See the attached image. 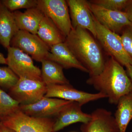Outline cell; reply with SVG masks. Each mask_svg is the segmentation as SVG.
<instances>
[{
    "label": "cell",
    "mask_w": 132,
    "mask_h": 132,
    "mask_svg": "<svg viewBox=\"0 0 132 132\" xmlns=\"http://www.w3.org/2000/svg\"><path fill=\"white\" fill-rule=\"evenodd\" d=\"M86 83L106 95L109 102L114 105H117L121 97L132 92V81L123 66L113 57L106 61L100 74L90 76Z\"/></svg>",
    "instance_id": "obj_1"
},
{
    "label": "cell",
    "mask_w": 132,
    "mask_h": 132,
    "mask_svg": "<svg viewBox=\"0 0 132 132\" xmlns=\"http://www.w3.org/2000/svg\"><path fill=\"white\" fill-rule=\"evenodd\" d=\"M64 42L87 69L90 76L98 75L102 72L106 61L101 47L89 31L79 27L72 28Z\"/></svg>",
    "instance_id": "obj_2"
},
{
    "label": "cell",
    "mask_w": 132,
    "mask_h": 132,
    "mask_svg": "<svg viewBox=\"0 0 132 132\" xmlns=\"http://www.w3.org/2000/svg\"><path fill=\"white\" fill-rule=\"evenodd\" d=\"M96 31V39L107 54L113 57L123 66L132 65V59L123 47L120 36L102 26L92 14Z\"/></svg>",
    "instance_id": "obj_3"
},
{
    "label": "cell",
    "mask_w": 132,
    "mask_h": 132,
    "mask_svg": "<svg viewBox=\"0 0 132 132\" xmlns=\"http://www.w3.org/2000/svg\"><path fill=\"white\" fill-rule=\"evenodd\" d=\"M54 122L51 118L29 116L19 109L1 122L16 132H54Z\"/></svg>",
    "instance_id": "obj_4"
},
{
    "label": "cell",
    "mask_w": 132,
    "mask_h": 132,
    "mask_svg": "<svg viewBox=\"0 0 132 132\" xmlns=\"http://www.w3.org/2000/svg\"><path fill=\"white\" fill-rule=\"evenodd\" d=\"M36 7L52 20L65 37L69 34L72 27L67 1L37 0Z\"/></svg>",
    "instance_id": "obj_5"
},
{
    "label": "cell",
    "mask_w": 132,
    "mask_h": 132,
    "mask_svg": "<svg viewBox=\"0 0 132 132\" xmlns=\"http://www.w3.org/2000/svg\"><path fill=\"white\" fill-rule=\"evenodd\" d=\"M9 90V94L20 105H27L43 98L46 93L47 86L42 81L20 78Z\"/></svg>",
    "instance_id": "obj_6"
},
{
    "label": "cell",
    "mask_w": 132,
    "mask_h": 132,
    "mask_svg": "<svg viewBox=\"0 0 132 132\" xmlns=\"http://www.w3.org/2000/svg\"><path fill=\"white\" fill-rule=\"evenodd\" d=\"M7 50L6 65L19 78L42 81L41 71L31 57L16 48L10 46Z\"/></svg>",
    "instance_id": "obj_7"
},
{
    "label": "cell",
    "mask_w": 132,
    "mask_h": 132,
    "mask_svg": "<svg viewBox=\"0 0 132 132\" xmlns=\"http://www.w3.org/2000/svg\"><path fill=\"white\" fill-rule=\"evenodd\" d=\"M10 46L19 48L36 61L47 59L50 48L37 35L19 30L12 38Z\"/></svg>",
    "instance_id": "obj_8"
},
{
    "label": "cell",
    "mask_w": 132,
    "mask_h": 132,
    "mask_svg": "<svg viewBox=\"0 0 132 132\" xmlns=\"http://www.w3.org/2000/svg\"><path fill=\"white\" fill-rule=\"evenodd\" d=\"M44 97L76 102L82 106L90 102L107 97L100 92L90 93L77 90L70 84L47 85V92Z\"/></svg>",
    "instance_id": "obj_9"
},
{
    "label": "cell",
    "mask_w": 132,
    "mask_h": 132,
    "mask_svg": "<svg viewBox=\"0 0 132 132\" xmlns=\"http://www.w3.org/2000/svg\"><path fill=\"white\" fill-rule=\"evenodd\" d=\"M57 98L44 97L34 104L20 105L19 109L26 115L38 118H50L56 116L61 111L71 102Z\"/></svg>",
    "instance_id": "obj_10"
},
{
    "label": "cell",
    "mask_w": 132,
    "mask_h": 132,
    "mask_svg": "<svg viewBox=\"0 0 132 132\" xmlns=\"http://www.w3.org/2000/svg\"><path fill=\"white\" fill-rule=\"evenodd\" d=\"M89 4L91 12L97 21L112 32L118 34L127 26L132 25L124 11H112L90 2Z\"/></svg>",
    "instance_id": "obj_11"
},
{
    "label": "cell",
    "mask_w": 132,
    "mask_h": 132,
    "mask_svg": "<svg viewBox=\"0 0 132 132\" xmlns=\"http://www.w3.org/2000/svg\"><path fill=\"white\" fill-rule=\"evenodd\" d=\"M66 1L72 28L79 27L86 29L96 39V31L89 2L86 0Z\"/></svg>",
    "instance_id": "obj_12"
},
{
    "label": "cell",
    "mask_w": 132,
    "mask_h": 132,
    "mask_svg": "<svg viewBox=\"0 0 132 132\" xmlns=\"http://www.w3.org/2000/svg\"><path fill=\"white\" fill-rule=\"evenodd\" d=\"M91 115V120L81 125V132H120L114 117L110 111L97 109Z\"/></svg>",
    "instance_id": "obj_13"
},
{
    "label": "cell",
    "mask_w": 132,
    "mask_h": 132,
    "mask_svg": "<svg viewBox=\"0 0 132 132\" xmlns=\"http://www.w3.org/2000/svg\"><path fill=\"white\" fill-rule=\"evenodd\" d=\"M82 106L76 102H71L56 116L53 128L54 132H57L69 125L77 123H86L92 119L91 114L83 112Z\"/></svg>",
    "instance_id": "obj_14"
},
{
    "label": "cell",
    "mask_w": 132,
    "mask_h": 132,
    "mask_svg": "<svg viewBox=\"0 0 132 132\" xmlns=\"http://www.w3.org/2000/svg\"><path fill=\"white\" fill-rule=\"evenodd\" d=\"M47 60L54 62L63 69L74 68L88 73L87 69L76 59L65 42L52 46L50 48Z\"/></svg>",
    "instance_id": "obj_15"
},
{
    "label": "cell",
    "mask_w": 132,
    "mask_h": 132,
    "mask_svg": "<svg viewBox=\"0 0 132 132\" xmlns=\"http://www.w3.org/2000/svg\"><path fill=\"white\" fill-rule=\"evenodd\" d=\"M19 30L37 35L39 26L45 15L37 7L27 9L24 12L16 10L12 12Z\"/></svg>",
    "instance_id": "obj_16"
},
{
    "label": "cell",
    "mask_w": 132,
    "mask_h": 132,
    "mask_svg": "<svg viewBox=\"0 0 132 132\" xmlns=\"http://www.w3.org/2000/svg\"><path fill=\"white\" fill-rule=\"evenodd\" d=\"M19 30L13 13L0 1V44L7 49L12 38Z\"/></svg>",
    "instance_id": "obj_17"
},
{
    "label": "cell",
    "mask_w": 132,
    "mask_h": 132,
    "mask_svg": "<svg viewBox=\"0 0 132 132\" xmlns=\"http://www.w3.org/2000/svg\"><path fill=\"white\" fill-rule=\"evenodd\" d=\"M37 35L50 48L64 42L66 38L52 20L45 15L40 24Z\"/></svg>",
    "instance_id": "obj_18"
},
{
    "label": "cell",
    "mask_w": 132,
    "mask_h": 132,
    "mask_svg": "<svg viewBox=\"0 0 132 132\" xmlns=\"http://www.w3.org/2000/svg\"><path fill=\"white\" fill-rule=\"evenodd\" d=\"M41 75L43 81L47 85H69V81L66 78L63 68L54 62L45 60L41 62Z\"/></svg>",
    "instance_id": "obj_19"
},
{
    "label": "cell",
    "mask_w": 132,
    "mask_h": 132,
    "mask_svg": "<svg viewBox=\"0 0 132 132\" xmlns=\"http://www.w3.org/2000/svg\"><path fill=\"white\" fill-rule=\"evenodd\" d=\"M114 116L120 132H126L132 119V92L121 97Z\"/></svg>",
    "instance_id": "obj_20"
},
{
    "label": "cell",
    "mask_w": 132,
    "mask_h": 132,
    "mask_svg": "<svg viewBox=\"0 0 132 132\" xmlns=\"http://www.w3.org/2000/svg\"><path fill=\"white\" fill-rule=\"evenodd\" d=\"M20 104L0 87V122L19 109Z\"/></svg>",
    "instance_id": "obj_21"
},
{
    "label": "cell",
    "mask_w": 132,
    "mask_h": 132,
    "mask_svg": "<svg viewBox=\"0 0 132 132\" xmlns=\"http://www.w3.org/2000/svg\"><path fill=\"white\" fill-rule=\"evenodd\" d=\"M19 79L8 67H0V87L9 90L16 84Z\"/></svg>",
    "instance_id": "obj_22"
},
{
    "label": "cell",
    "mask_w": 132,
    "mask_h": 132,
    "mask_svg": "<svg viewBox=\"0 0 132 132\" xmlns=\"http://www.w3.org/2000/svg\"><path fill=\"white\" fill-rule=\"evenodd\" d=\"M3 5L13 12L21 9H30L36 7L37 0H2Z\"/></svg>",
    "instance_id": "obj_23"
},
{
    "label": "cell",
    "mask_w": 132,
    "mask_h": 132,
    "mask_svg": "<svg viewBox=\"0 0 132 132\" xmlns=\"http://www.w3.org/2000/svg\"><path fill=\"white\" fill-rule=\"evenodd\" d=\"M88 1L90 3L109 10L123 11L127 6L129 0H92Z\"/></svg>",
    "instance_id": "obj_24"
},
{
    "label": "cell",
    "mask_w": 132,
    "mask_h": 132,
    "mask_svg": "<svg viewBox=\"0 0 132 132\" xmlns=\"http://www.w3.org/2000/svg\"><path fill=\"white\" fill-rule=\"evenodd\" d=\"M120 36L125 51L132 59V25L126 27Z\"/></svg>",
    "instance_id": "obj_25"
},
{
    "label": "cell",
    "mask_w": 132,
    "mask_h": 132,
    "mask_svg": "<svg viewBox=\"0 0 132 132\" xmlns=\"http://www.w3.org/2000/svg\"><path fill=\"white\" fill-rule=\"evenodd\" d=\"M124 12L126 13L129 21L132 23V0H129Z\"/></svg>",
    "instance_id": "obj_26"
},
{
    "label": "cell",
    "mask_w": 132,
    "mask_h": 132,
    "mask_svg": "<svg viewBox=\"0 0 132 132\" xmlns=\"http://www.w3.org/2000/svg\"><path fill=\"white\" fill-rule=\"evenodd\" d=\"M0 132H16L11 128L4 126L0 122Z\"/></svg>",
    "instance_id": "obj_27"
},
{
    "label": "cell",
    "mask_w": 132,
    "mask_h": 132,
    "mask_svg": "<svg viewBox=\"0 0 132 132\" xmlns=\"http://www.w3.org/2000/svg\"><path fill=\"white\" fill-rule=\"evenodd\" d=\"M125 67L127 73L132 81V65L130 64H128Z\"/></svg>",
    "instance_id": "obj_28"
},
{
    "label": "cell",
    "mask_w": 132,
    "mask_h": 132,
    "mask_svg": "<svg viewBox=\"0 0 132 132\" xmlns=\"http://www.w3.org/2000/svg\"><path fill=\"white\" fill-rule=\"evenodd\" d=\"M0 64H6V60L4 57V55L0 53Z\"/></svg>",
    "instance_id": "obj_29"
},
{
    "label": "cell",
    "mask_w": 132,
    "mask_h": 132,
    "mask_svg": "<svg viewBox=\"0 0 132 132\" xmlns=\"http://www.w3.org/2000/svg\"></svg>",
    "instance_id": "obj_30"
}]
</instances>
